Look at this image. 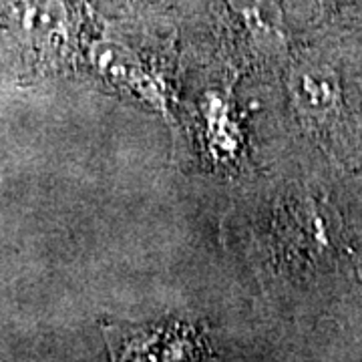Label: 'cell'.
<instances>
[{
    "mask_svg": "<svg viewBox=\"0 0 362 362\" xmlns=\"http://www.w3.org/2000/svg\"><path fill=\"white\" fill-rule=\"evenodd\" d=\"M109 346L115 352V358H156V344L165 342V349H159V358H195L199 344L189 328H149V330H107Z\"/></svg>",
    "mask_w": 362,
    "mask_h": 362,
    "instance_id": "obj_1",
    "label": "cell"
},
{
    "mask_svg": "<svg viewBox=\"0 0 362 362\" xmlns=\"http://www.w3.org/2000/svg\"><path fill=\"white\" fill-rule=\"evenodd\" d=\"M93 63L103 73V77L113 78L119 85L135 90L145 101L157 105L159 109H165L163 97L153 83V77L145 73L141 63L125 47L101 42L93 49Z\"/></svg>",
    "mask_w": 362,
    "mask_h": 362,
    "instance_id": "obj_2",
    "label": "cell"
}]
</instances>
